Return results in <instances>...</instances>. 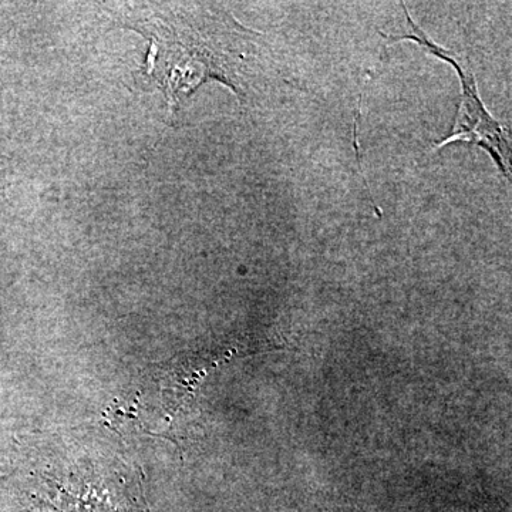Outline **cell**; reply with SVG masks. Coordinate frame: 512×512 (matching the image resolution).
Segmentation results:
<instances>
[{
    "label": "cell",
    "mask_w": 512,
    "mask_h": 512,
    "mask_svg": "<svg viewBox=\"0 0 512 512\" xmlns=\"http://www.w3.org/2000/svg\"><path fill=\"white\" fill-rule=\"evenodd\" d=\"M121 19L147 40L146 74L160 86L171 113L210 80L247 100L261 69L262 36L220 5L151 3Z\"/></svg>",
    "instance_id": "cell-1"
},
{
    "label": "cell",
    "mask_w": 512,
    "mask_h": 512,
    "mask_svg": "<svg viewBox=\"0 0 512 512\" xmlns=\"http://www.w3.org/2000/svg\"><path fill=\"white\" fill-rule=\"evenodd\" d=\"M56 466L22 464L0 478V512H150L138 478L121 466H83L55 454ZM26 463V461H25Z\"/></svg>",
    "instance_id": "cell-2"
},
{
    "label": "cell",
    "mask_w": 512,
    "mask_h": 512,
    "mask_svg": "<svg viewBox=\"0 0 512 512\" xmlns=\"http://www.w3.org/2000/svg\"><path fill=\"white\" fill-rule=\"evenodd\" d=\"M409 29L404 35L389 36L382 33L389 42H413L429 55L444 60L457 72L461 83V101L454 126L440 143L436 144L434 151L454 143H468L483 148L488 156L497 165L508 181H511V133L507 126L501 124L491 116L478 93L477 80L474 73L466 63H461L446 49L437 45L430 39L423 29L412 19L406 5L402 3Z\"/></svg>",
    "instance_id": "cell-3"
}]
</instances>
